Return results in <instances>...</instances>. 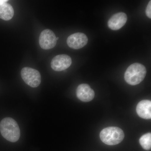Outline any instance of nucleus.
Listing matches in <instances>:
<instances>
[{
  "mask_svg": "<svg viewBox=\"0 0 151 151\" xmlns=\"http://www.w3.org/2000/svg\"><path fill=\"white\" fill-rule=\"evenodd\" d=\"M146 14L148 17L151 18V1L149 2L146 8Z\"/></svg>",
  "mask_w": 151,
  "mask_h": 151,
  "instance_id": "13",
  "label": "nucleus"
},
{
  "mask_svg": "<svg viewBox=\"0 0 151 151\" xmlns=\"http://www.w3.org/2000/svg\"><path fill=\"white\" fill-rule=\"evenodd\" d=\"M0 132L7 140L15 142L20 137V131L17 122L12 118H4L0 123Z\"/></svg>",
  "mask_w": 151,
  "mask_h": 151,
  "instance_id": "1",
  "label": "nucleus"
},
{
  "mask_svg": "<svg viewBox=\"0 0 151 151\" xmlns=\"http://www.w3.org/2000/svg\"><path fill=\"white\" fill-rule=\"evenodd\" d=\"M127 20V17L126 14L123 12L118 13L113 15L108 21V27L113 30H119L124 26Z\"/></svg>",
  "mask_w": 151,
  "mask_h": 151,
  "instance_id": "9",
  "label": "nucleus"
},
{
  "mask_svg": "<svg viewBox=\"0 0 151 151\" xmlns=\"http://www.w3.org/2000/svg\"><path fill=\"white\" fill-rule=\"evenodd\" d=\"M58 39H59V38H58V37H56V40H58Z\"/></svg>",
  "mask_w": 151,
  "mask_h": 151,
  "instance_id": "15",
  "label": "nucleus"
},
{
  "mask_svg": "<svg viewBox=\"0 0 151 151\" xmlns=\"http://www.w3.org/2000/svg\"><path fill=\"white\" fill-rule=\"evenodd\" d=\"M88 38L84 33L77 32L69 36L67 39V43L70 48L79 49L87 44Z\"/></svg>",
  "mask_w": 151,
  "mask_h": 151,
  "instance_id": "7",
  "label": "nucleus"
},
{
  "mask_svg": "<svg viewBox=\"0 0 151 151\" xmlns=\"http://www.w3.org/2000/svg\"><path fill=\"white\" fill-rule=\"evenodd\" d=\"M101 141L108 145H114L121 143L124 139L125 135L123 130L119 127H108L100 132Z\"/></svg>",
  "mask_w": 151,
  "mask_h": 151,
  "instance_id": "3",
  "label": "nucleus"
},
{
  "mask_svg": "<svg viewBox=\"0 0 151 151\" xmlns=\"http://www.w3.org/2000/svg\"><path fill=\"white\" fill-rule=\"evenodd\" d=\"M71 63L72 60L70 56L66 55H59L52 58L51 67L55 71H62L70 67Z\"/></svg>",
  "mask_w": 151,
  "mask_h": 151,
  "instance_id": "6",
  "label": "nucleus"
},
{
  "mask_svg": "<svg viewBox=\"0 0 151 151\" xmlns=\"http://www.w3.org/2000/svg\"><path fill=\"white\" fill-rule=\"evenodd\" d=\"M76 96L82 102H88L94 99L95 93L94 90L87 84H80L76 89Z\"/></svg>",
  "mask_w": 151,
  "mask_h": 151,
  "instance_id": "8",
  "label": "nucleus"
},
{
  "mask_svg": "<svg viewBox=\"0 0 151 151\" xmlns=\"http://www.w3.org/2000/svg\"><path fill=\"white\" fill-rule=\"evenodd\" d=\"M39 42L40 47L43 49H50L56 45V37L51 30L45 29L41 32Z\"/></svg>",
  "mask_w": 151,
  "mask_h": 151,
  "instance_id": "5",
  "label": "nucleus"
},
{
  "mask_svg": "<svg viewBox=\"0 0 151 151\" xmlns=\"http://www.w3.org/2000/svg\"><path fill=\"white\" fill-rule=\"evenodd\" d=\"M14 15L13 8L10 4L6 3L0 5V19L9 21L12 18Z\"/></svg>",
  "mask_w": 151,
  "mask_h": 151,
  "instance_id": "11",
  "label": "nucleus"
},
{
  "mask_svg": "<svg viewBox=\"0 0 151 151\" xmlns=\"http://www.w3.org/2000/svg\"><path fill=\"white\" fill-rule=\"evenodd\" d=\"M22 78L26 84L31 87H37L41 81V77L37 70L30 67H24L21 72Z\"/></svg>",
  "mask_w": 151,
  "mask_h": 151,
  "instance_id": "4",
  "label": "nucleus"
},
{
  "mask_svg": "<svg viewBox=\"0 0 151 151\" xmlns=\"http://www.w3.org/2000/svg\"><path fill=\"white\" fill-rule=\"evenodd\" d=\"M8 1L7 0H0V5L3 4L4 3H7V2Z\"/></svg>",
  "mask_w": 151,
  "mask_h": 151,
  "instance_id": "14",
  "label": "nucleus"
},
{
  "mask_svg": "<svg viewBox=\"0 0 151 151\" xmlns=\"http://www.w3.org/2000/svg\"><path fill=\"white\" fill-rule=\"evenodd\" d=\"M147 70L141 63H133L129 66L125 72L124 78L128 84L136 85L140 83L145 77Z\"/></svg>",
  "mask_w": 151,
  "mask_h": 151,
  "instance_id": "2",
  "label": "nucleus"
},
{
  "mask_svg": "<svg viewBox=\"0 0 151 151\" xmlns=\"http://www.w3.org/2000/svg\"><path fill=\"white\" fill-rule=\"evenodd\" d=\"M139 143L142 147L145 150H150L151 148V134L147 133L143 135L139 139Z\"/></svg>",
  "mask_w": 151,
  "mask_h": 151,
  "instance_id": "12",
  "label": "nucleus"
},
{
  "mask_svg": "<svg viewBox=\"0 0 151 151\" xmlns=\"http://www.w3.org/2000/svg\"><path fill=\"white\" fill-rule=\"evenodd\" d=\"M138 116L145 119H151L150 100H143L138 103L136 108Z\"/></svg>",
  "mask_w": 151,
  "mask_h": 151,
  "instance_id": "10",
  "label": "nucleus"
}]
</instances>
